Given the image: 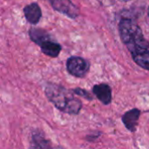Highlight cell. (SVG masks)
<instances>
[{
  "label": "cell",
  "instance_id": "12",
  "mask_svg": "<svg viewBox=\"0 0 149 149\" xmlns=\"http://www.w3.org/2000/svg\"><path fill=\"white\" fill-rule=\"evenodd\" d=\"M120 1H122V2H127V1H131V0H120Z\"/></svg>",
  "mask_w": 149,
  "mask_h": 149
},
{
  "label": "cell",
  "instance_id": "8",
  "mask_svg": "<svg viewBox=\"0 0 149 149\" xmlns=\"http://www.w3.org/2000/svg\"><path fill=\"white\" fill-rule=\"evenodd\" d=\"M140 115H141V111L139 109L134 108L127 112L122 116V122L130 132H134L136 130Z\"/></svg>",
  "mask_w": 149,
  "mask_h": 149
},
{
  "label": "cell",
  "instance_id": "11",
  "mask_svg": "<svg viewBox=\"0 0 149 149\" xmlns=\"http://www.w3.org/2000/svg\"><path fill=\"white\" fill-rule=\"evenodd\" d=\"M72 92L74 93V94H77V95H79V96H81V97H83V98H85V99H86V100H93V96H92L87 91H86V90H84V89H81V88H75V89L72 90Z\"/></svg>",
  "mask_w": 149,
  "mask_h": 149
},
{
  "label": "cell",
  "instance_id": "7",
  "mask_svg": "<svg viewBox=\"0 0 149 149\" xmlns=\"http://www.w3.org/2000/svg\"><path fill=\"white\" fill-rule=\"evenodd\" d=\"M94 95L99 99L100 102L104 105H108L112 100V91L111 87L107 84L95 85L93 88Z\"/></svg>",
  "mask_w": 149,
  "mask_h": 149
},
{
  "label": "cell",
  "instance_id": "4",
  "mask_svg": "<svg viewBox=\"0 0 149 149\" xmlns=\"http://www.w3.org/2000/svg\"><path fill=\"white\" fill-rule=\"evenodd\" d=\"M66 69L68 72L76 78H84L90 69L89 62L80 57H71L66 61Z\"/></svg>",
  "mask_w": 149,
  "mask_h": 149
},
{
  "label": "cell",
  "instance_id": "10",
  "mask_svg": "<svg viewBox=\"0 0 149 149\" xmlns=\"http://www.w3.org/2000/svg\"><path fill=\"white\" fill-rule=\"evenodd\" d=\"M33 148H49V141H47L41 134L35 133L32 135Z\"/></svg>",
  "mask_w": 149,
  "mask_h": 149
},
{
  "label": "cell",
  "instance_id": "5",
  "mask_svg": "<svg viewBox=\"0 0 149 149\" xmlns=\"http://www.w3.org/2000/svg\"><path fill=\"white\" fill-rule=\"evenodd\" d=\"M52 8L71 18H76L79 14V10L78 7L73 4L71 0H49Z\"/></svg>",
  "mask_w": 149,
  "mask_h": 149
},
{
  "label": "cell",
  "instance_id": "1",
  "mask_svg": "<svg viewBox=\"0 0 149 149\" xmlns=\"http://www.w3.org/2000/svg\"><path fill=\"white\" fill-rule=\"evenodd\" d=\"M45 96L59 111L68 114H78L82 108V102L74 96V93L65 86L48 83L45 89Z\"/></svg>",
  "mask_w": 149,
  "mask_h": 149
},
{
  "label": "cell",
  "instance_id": "13",
  "mask_svg": "<svg viewBox=\"0 0 149 149\" xmlns=\"http://www.w3.org/2000/svg\"><path fill=\"white\" fill-rule=\"evenodd\" d=\"M148 17H149V8H148Z\"/></svg>",
  "mask_w": 149,
  "mask_h": 149
},
{
  "label": "cell",
  "instance_id": "2",
  "mask_svg": "<svg viewBox=\"0 0 149 149\" xmlns=\"http://www.w3.org/2000/svg\"><path fill=\"white\" fill-rule=\"evenodd\" d=\"M119 31L122 42L132 55L149 50V44L145 39L141 29L133 19L122 17L119 24Z\"/></svg>",
  "mask_w": 149,
  "mask_h": 149
},
{
  "label": "cell",
  "instance_id": "6",
  "mask_svg": "<svg viewBox=\"0 0 149 149\" xmlns=\"http://www.w3.org/2000/svg\"><path fill=\"white\" fill-rule=\"evenodd\" d=\"M24 13L26 20L31 24H38L42 17L41 9L37 3H32L26 5L24 8Z\"/></svg>",
  "mask_w": 149,
  "mask_h": 149
},
{
  "label": "cell",
  "instance_id": "9",
  "mask_svg": "<svg viewBox=\"0 0 149 149\" xmlns=\"http://www.w3.org/2000/svg\"><path fill=\"white\" fill-rule=\"evenodd\" d=\"M132 57L138 65L149 71V50L133 54Z\"/></svg>",
  "mask_w": 149,
  "mask_h": 149
},
{
  "label": "cell",
  "instance_id": "3",
  "mask_svg": "<svg viewBox=\"0 0 149 149\" xmlns=\"http://www.w3.org/2000/svg\"><path fill=\"white\" fill-rule=\"evenodd\" d=\"M31 39L37 44L42 52L51 58H57L61 52V45L56 42L49 32L40 28H31L29 31Z\"/></svg>",
  "mask_w": 149,
  "mask_h": 149
}]
</instances>
